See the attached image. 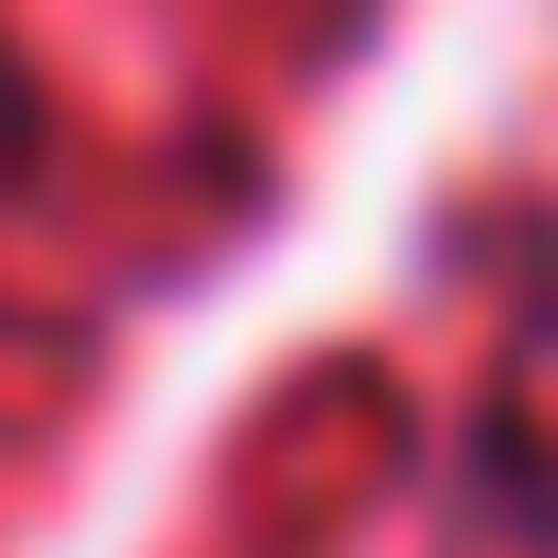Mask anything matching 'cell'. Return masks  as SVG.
<instances>
[{"instance_id": "1", "label": "cell", "mask_w": 558, "mask_h": 558, "mask_svg": "<svg viewBox=\"0 0 558 558\" xmlns=\"http://www.w3.org/2000/svg\"><path fill=\"white\" fill-rule=\"evenodd\" d=\"M0 174H35V70H17V35H0Z\"/></svg>"}]
</instances>
